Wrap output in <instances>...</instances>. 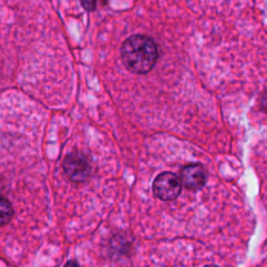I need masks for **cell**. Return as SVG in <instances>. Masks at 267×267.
Instances as JSON below:
<instances>
[{
	"mask_svg": "<svg viewBox=\"0 0 267 267\" xmlns=\"http://www.w3.org/2000/svg\"><path fill=\"white\" fill-rule=\"evenodd\" d=\"M205 267H218V266H216V265H207Z\"/></svg>",
	"mask_w": 267,
	"mask_h": 267,
	"instance_id": "9",
	"label": "cell"
},
{
	"mask_svg": "<svg viewBox=\"0 0 267 267\" xmlns=\"http://www.w3.org/2000/svg\"><path fill=\"white\" fill-rule=\"evenodd\" d=\"M181 181L187 189L196 191L205 186L207 182V171L200 163L186 165L181 170Z\"/></svg>",
	"mask_w": 267,
	"mask_h": 267,
	"instance_id": "4",
	"label": "cell"
},
{
	"mask_svg": "<svg viewBox=\"0 0 267 267\" xmlns=\"http://www.w3.org/2000/svg\"><path fill=\"white\" fill-rule=\"evenodd\" d=\"M83 6L89 12H92L96 7V0H81Z\"/></svg>",
	"mask_w": 267,
	"mask_h": 267,
	"instance_id": "6",
	"label": "cell"
},
{
	"mask_svg": "<svg viewBox=\"0 0 267 267\" xmlns=\"http://www.w3.org/2000/svg\"><path fill=\"white\" fill-rule=\"evenodd\" d=\"M153 191L157 199L161 201H174L182 191V181L175 173L169 171L160 173L154 181Z\"/></svg>",
	"mask_w": 267,
	"mask_h": 267,
	"instance_id": "2",
	"label": "cell"
},
{
	"mask_svg": "<svg viewBox=\"0 0 267 267\" xmlns=\"http://www.w3.org/2000/svg\"><path fill=\"white\" fill-rule=\"evenodd\" d=\"M262 107H264V110L267 111V92L264 94L262 98Z\"/></svg>",
	"mask_w": 267,
	"mask_h": 267,
	"instance_id": "8",
	"label": "cell"
},
{
	"mask_svg": "<svg viewBox=\"0 0 267 267\" xmlns=\"http://www.w3.org/2000/svg\"><path fill=\"white\" fill-rule=\"evenodd\" d=\"M158 56V47L152 38L143 35H134L127 38L121 46V58L128 71L136 74H145L155 67Z\"/></svg>",
	"mask_w": 267,
	"mask_h": 267,
	"instance_id": "1",
	"label": "cell"
},
{
	"mask_svg": "<svg viewBox=\"0 0 267 267\" xmlns=\"http://www.w3.org/2000/svg\"><path fill=\"white\" fill-rule=\"evenodd\" d=\"M160 267H167V266H160Z\"/></svg>",
	"mask_w": 267,
	"mask_h": 267,
	"instance_id": "10",
	"label": "cell"
},
{
	"mask_svg": "<svg viewBox=\"0 0 267 267\" xmlns=\"http://www.w3.org/2000/svg\"><path fill=\"white\" fill-rule=\"evenodd\" d=\"M14 215L13 207L7 200L0 197V226L7 224Z\"/></svg>",
	"mask_w": 267,
	"mask_h": 267,
	"instance_id": "5",
	"label": "cell"
},
{
	"mask_svg": "<svg viewBox=\"0 0 267 267\" xmlns=\"http://www.w3.org/2000/svg\"><path fill=\"white\" fill-rule=\"evenodd\" d=\"M64 267H81L80 264H78L75 260H70V261H68Z\"/></svg>",
	"mask_w": 267,
	"mask_h": 267,
	"instance_id": "7",
	"label": "cell"
},
{
	"mask_svg": "<svg viewBox=\"0 0 267 267\" xmlns=\"http://www.w3.org/2000/svg\"><path fill=\"white\" fill-rule=\"evenodd\" d=\"M64 171L73 183H83L91 174V165L88 158L80 153L73 152L69 154L63 162Z\"/></svg>",
	"mask_w": 267,
	"mask_h": 267,
	"instance_id": "3",
	"label": "cell"
}]
</instances>
